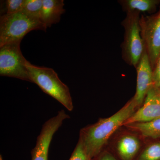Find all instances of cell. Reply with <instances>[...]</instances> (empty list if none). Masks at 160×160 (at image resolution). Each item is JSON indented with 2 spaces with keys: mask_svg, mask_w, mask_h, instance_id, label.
<instances>
[{
  "mask_svg": "<svg viewBox=\"0 0 160 160\" xmlns=\"http://www.w3.org/2000/svg\"><path fill=\"white\" fill-rule=\"evenodd\" d=\"M25 0H7L5 2L6 14H12L22 11Z\"/></svg>",
  "mask_w": 160,
  "mask_h": 160,
  "instance_id": "e0dca14e",
  "label": "cell"
},
{
  "mask_svg": "<svg viewBox=\"0 0 160 160\" xmlns=\"http://www.w3.org/2000/svg\"><path fill=\"white\" fill-rule=\"evenodd\" d=\"M134 160H160V142L147 146L137 156Z\"/></svg>",
  "mask_w": 160,
  "mask_h": 160,
  "instance_id": "5bb4252c",
  "label": "cell"
},
{
  "mask_svg": "<svg viewBox=\"0 0 160 160\" xmlns=\"http://www.w3.org/2000/svg\"><path fill=\"white\" fill-rule=\"evenodd\" d=\"M21 42L0 46V75L31 82L26 67L27 60L22 54Z\"/></svg>",
  "mask_w": 160,
  "mask_h": 160,
  "instance_id": "277c9868",
  "label": "cell"
},
{
  "mask_svg": "<svg viewBox=\"0 0 160 160\" xmlns=\"http://www.w3.org/2000/svg\"><path fill=\"white\" fill-rule=\"evenodd\" d=\"M159 2L156 0H128L125 4L130 10L150 12L156 9Z\"/></svg>",
  "mask_w": 160,
  "mask_h": 160,
  "instance_id": "4fadbf2b",
  "label": "cell"
},
{
  "mask_svg": "<svg viewBox=\"0 0 160 160\" xmlns=\"http://www.w3.org/2000/svg\"><path fill=\"white\" fill-rule=\"evenodd\" d=\"M42 4L43 0H25L22 11L40 20Z\"/></svg>",
  "mask_w": 160,
  "mask_h": 160,
  "instance_id": "9a60e30c",
  "label": "cell"
},
{
  "mask_svg": "<svg viewBox=\"0 0 160 160\" xmlns=\"http://www.w3.org/2000/svg\"><path fill=\"white\" fill-rule=\"evenodd\" d=\"M153 82L155 87L160 88V55L153 70Z\"/></svg>",
  "mask_w": 160,
  "mask_h": 160,
  "instance_id": "ac0fdd59",
  "label": "cell"
},
{
  "mask_svg": "<svg viewBox=\"0 0 160 160\" xmlns=\"http://www.w3.org/2000/svg\"><path fill=\"white\" fill-rule=\"evenodd\" d=\"M63 0H43L40 20L46 28L60 22L65 12Z\"/></svg>",
  "mask_w": 160,
  "mask_h": 160,
  "instance_id": "30bf717a",
  "label": "cell"
},
{
  "mask_svg": "<svg viewBox=\"0 0 160 160\" xmlns=\"http://www.w3.org/2000/svg\"><path fill=\"white\" fill-rule=\"evenodd\" d=\"M153 86V70L145 49L138 65L136 92L132 98L138 106L142 104L148 92Z\"/></svg>",
  "mask_w": 160,
  "mask_h": 160,
  "instance_id": "9c48e42d",
  "label": "cell"
},
{
  "mask_svg": "<svg viewBox=\"0 0 160 160\" xmlns=\"http://www.w3.org/2000/svg\"><path fill=\"white\" fill-rule=\"evenodd\" d=\"M93 160H119L113 154L106 151L102 152L96 157L93 159Z\"/></svg>",
  "mask_w": 160,
  "mask_h": 160,
  "instance_id": "d6986e66",
  "label": "cell"
},
{
  "mask_svg": "<svg viewBox=\"0 0 160 160\" xmlns=\"http://www.w3.org/2000/svg\"><path fill=\"white\" fill-rule=\"evenodd\" d=\"M142 37L152 70L160 55V10L152 16L139 20Z\"/></svg>",
  "mask_w": 160,
  "mask_h": 160,
  "instance_id": "5b68a950",
  "label": "cell"
},
{
  "mask_svg": "<svg viewBox=\"0 0 160 160\" xmlns=\"http://www.w3.org/2000/svg\"><path fill=\"white\" fill-rule=\"evenodd\" d=\"M69 160H93V159L88 154L79 139Z\"/></svg>",
  "mask_w": 160,
  "mask_h": 160,
  "instance_id": "2e32d148",
  "label": "cell"
},
{
  "mask_svg": "<svg viewBox=\"0 0 160 160\" xmlns=\"http://www.w3.org/2000/svg\"><path fill=\"white\" fill-rule=\"evenodd\" d=\"M158 90L159 93V94L160 95V88H159V89H158Z\"/></svg>",
  "mask_w": 160,
  "mask_h": 160,
  "instance_id": "ffe728a7",
  "label": "cell"
},
{
  "mask_svg": "<svg viewBox=\"0 0 160 160\" xmlns=\"http://www.w3.org/2000/svg\"><path fill=\"white\" fill-rule=\"evenodd\" d=\"M125 126L145 137L160 138V118L147 122L132 123Z\"/></svg>",
  "mask_w": 160,
  "mask_h": 160,
  "instance_id": "7c38bea8",
  "label": "cell"
},
{
  "mask_svg": "<svg viewBox=\"0 0 160 160\" xmlns=\"http://www.w3.org/2000/svg\"><path fill=\"white\" fill-rule=\"evenodd\" d=\"M140 143L137 138L127 135L122 137L117 143V152L120 160H134L139 150Z\"/></svg>",
  "mask_w": 160,
  "mask_h": 160,
  "instance_id": "8fae6325",
  "label": "cell"
},
{
  "mask_svg": "<svg viewBox=\"0 0 160 160\" xmlns=\"http://www.w3.org/2000/svg\"><path fill=\"white\" fill-rule=\"evenodd\" d=\"M70 118L64 109L44 123L37 140L36 144L31 152V160H48L50 143L55 132L63 122Z\"/></svg>",
  "mask_w": 160,
  "mask_h": 160,
  "instance_id": "8992f818",
  "label": "cell"
},
{
  "mask_svg": "<svg viewBox=\"0 0 160 160\" xmlns=\"http://www.w3.org/2000/svg\"><path fill=\"white\" fill-rule=\"evenodd\" d=\"M26 66L31 82L37 85L44 92L58 101L67 110H73V103L69 87L62 82L53 69L35 66L28 61Z\"/></svg>",
  "mask_w": 160,
  "mask_h": 160,
  "instance_id": "7a4b0ae2",
  "label": "cell"
},
{
  "mask_svg": "<svg viewBox=\"0 0 160 160\" xmlns=\"http://www.w3.org/2000/svg\"><path fill=\"white\" fill-rule=\"evenodd\" d=\"M129 20L126 26L125 50L130 62L136 66L144 53V43L138 16L132 17Z\"/></svg>",
  "mask_w": 160,
  "mask_h": 160,
  "instance_id": "52a82bcc",
  "label": "cell"
},
{
  "mask_svg": "<svg viewBox=\"0 0 160 160\" xmlns=\"http://www.w3.org/2000/svg\"><path fill=\"white\" fill-rule=\"evenodd\" d=\"M138 106L132 99L113 115L100 119L97 122L81 130L79 139L92 158H94L102 152L112 135L124 125L135 112Z\"/></svg>",
  "mask_w": 160,
  "mask_h": 160,
  "instance_id": "6da1fadb",
  "label": "cell"
},
{
  "mask_svg": "<svg viewBox=\"0 0 160 160\" xmlns=\"http://www.w3.org/2000/svg\"><path fill=\"white\" fill-rule=\"evenodd\" d=\"M46 26L39 19L23 11L12 14H5L0 18V46L15 42H21L29 32L46 31Z\"/></svg>",
  "mask_w": 160,
  "mask_h": 160,
  "instance_id": "3957f363",
  "label": "cell"
},
{
  "mask_svg": "<svg viewBox=\"0 0 160 160\" xmlns=\"http://www.w3.org/2000/svg\"><path fill=\"white\" fill-rule=\"evenodd\" d=\"M144 102L143 106L125 122L124 126L160 118V95L154 86L148 92Z\"/></svg>",
  "mask_w": 160,
  "mask_h": 160,
  "instance_id": "ba28073f",
  "label": "cell"
}]
</instances>
